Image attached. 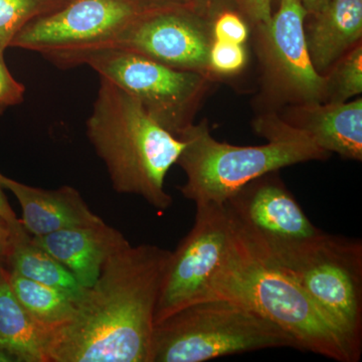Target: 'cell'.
Listing matches in <instances>:
<instances>
[{
    "label": "cell",
    "mask_w": 362,
    "mask_h": 362,
    "mask_svg": "<svg viewBox=\"0 0 362 362\" xmlns=\"http://www.w3.org/2000/svg\"><path fill=\"white\" fill-rule=\"evenodd\" d=\"M305 21V39L314 68L324 75L362 37V0H329Z\"/></svg>",
    "instance_id": "2e32d148"
},
{
    "label": "cell",
    "mask_w": 362,
    "mask_h": 362,
    "mask_svg": "<svg viewBox=\"0 0 362 362\" xmlns=\"http://www.w3.org/2000/svg\"><path fill=\"white\" fill-rule=\"evenodd\" d=\"M0 349L11 361L47 362L45 337L21 306L9 284V269L0 266Z\"/></svg>",
    "instance_id": "e0dca14e"
},
{
    "label": "cell",
    "mask_w": 362,
    "mask_h": 362,
    "mask_svg": "<svg viewBox=\"0 0 362 362\" xmlns=\"http://www.w3.org/2000/svg\"><path fill=\"white\" fill-rule=\"evenodd\" d=\"M151 0H71L54 13L26 25L11 47L39 52L51 59L87 49L120 32L159 7Z\"/></svg>",
    "instance_id": "8fae6325"
},
{
    "label": "cell",
    "mask_w": 362,
    "mask_h": 362,
    "mask_svg": "<svg viewBox=\"0 0 362 362\" xmlns=\"http://www.w3.org/2000/svg\"><path fill=\"white\" fill-rule=\"evenodd\" d=\"M9 284L16 299L47 337L65 323L74 309V300L56 288L40 284L9 271Z\"/></svg>",
    "instance_id": "d6986e66"
},
{
    "label": "cell",
    "mask_w": 362,
    "mask_h": 362,
    "mask_svg": "<svg viewBox=\"0 0 362 362\" xmlns=\"http://www.w3.org/2000/svg\"><path fill=\"white\" fill-rule=\"evenodd\" d=\"M324 75L327 80V101L343 103L362 92V44L352 47Z\"/></svg>",
    "instance_id": "44dd1931"
},
{
    "label": "cell",
    "mask_w": 362,
    "mask_h": 362,
    "mask_svg": "<svg viewBox=\"0 0 362 362\" xmlns=\"http://www.w3.org/2000/svg\"><path fill=\"white\" fill-rule=\"evenodd\" d=\"M283 120L303 131L319 148L362 160V99L289 106Z\"/></svg>",
    "instance_id": "5bb4252c"
},
{
    "label": "cell",
    "mask_w": 362,
    "mask_h": 362,
    "mask_svg": "<svg viewBox=\"0 0 362 362\" xmlns=\"http://www.w3.org/2000/svg\"><path fill=\"white\" fill-rule=\"evenodd\" d=\"M0 361H11L6 352L2 351L1 349H0Z\"/></svg>",
    "instance_id": "4dcf8cb0"
},
{
    "label": "cell",
    "mask_w": 362,
    "mask_h": 362,
    "mask_svg": "<svg viewBox=\"0 0 362 362\" xmlns=\"http://www.w3.org/2000/svg\"><path fill=\"white\" fill-rule=\"evenodd\" d=\"M247 61L244 45L213 40L209 49V66L216 77L240 73L246 66Z\"/></svg>",
    "instance_id": "7402d4cb"
},
{
    "label": "cell",
    "mask_w": 362,
    "mask_h": 362,
    "mask_svg": "<svg viewBox=\"0 0 362 362\" xmlns=\"http://www.w3.org/2000/svg\"><path fill=\"white\" fill-rule=\"evenodd\" d=\"M59 68L87 65L100 78L125 90L154 121L180 138L218 78L199 71L177 70L135 52L105 49L78 52L59 59Z\"/></svg>",
    "instance_id": "52a82bcc"
},
{
    "label": "cell",
    "mask_w": 362,
    "mask_h": 362,
    "mask_svg": "<svg viewBox=\"0 0 362 362\" xmlns=\"http://www.w3.org/2000/svg\"><path fill=\"white\" fill-rule=\"evenodd\" d=\"M300 1L308 13L307 16H310L320 11L329 0H300Z\"/></svg>",
    "instance_id": "f1b7e54d"
},
{
    "label": "cell",
    "mask_w": 362,
    "mask_h": 362,
    "mask_svg": "<svg viewBox=\"0 0 362 362\" xmlns=\"http://www.w3.org/2000/svg\"><path fill=\"white\" fill-rule=\"evenodd\" d=\"M30 235H18L13 232L6 221L0 218V266L9 269V259L13 252L14 243L16 240L23 239Z\"/></svg>",
    "instance_id": "4316f807"
},
{
    "label": "cell",
    "mask_w": 362,
    "mask_h": 362,
    "mask_svg": "<svg viewBox=\"0 0 362 362\" xmlns=\"http://www.w3.org/2000/svg\"><path fill=\"white\" fill-rule=\"evenodd\" d=\"M8 267L9 271L21 277L66 293L74 302L85 290L73 274L52 255L37 246L30 235L16 240Z\"/></svg>",
    "instance_id": "ac0fdd59"
},
{
    "label": "cell",
    "mask_w": 362,
    "mask_h": 362,
    "mask_svg": "<svg viewBox=\"0 0 362 362\" xmlns=\"http://www.w3.org/2000/svg\"><path fill=\"white\" fill-rule=\"evenodd\" d=\"M213 40L211 21L187 6H163L143 14L108 39L49 61L54 65L59 59L78 52L114 49L135 52L177 70L216 77L209 66Z\"/></svg>",
    "instance_id": "9c48e42d"
},
{
    "label": "cell",
    "mask_w": 362,
    "mask_h": 362,
    "mask_svg": "<svg viewBox=\"0 0 362 362\" xmlns=\"http://www.w3.org/2000/svg\"><path fill=\"white\" fill-rule=\"evenodd\" d=\"M213 39L245 45L250 35V25L237 11H221L211 21Z\"/></svg>",
    "instance_id": "603a6c76"
},
{
    "label": "cell",
    "mask_w": 362,
    "mask_h": 362,
    "mask_svg": "<svg viewBox=\"0 0 362 362\" xmlns=\"http://www.w3.org/2000/svg\"><path fill=\"white\" fill-rule=\"evenodd\" d=\"M0 49V115L11 108L21 104L25 100V87L16 81L7 68Z\"/></svg>",
    "instance_id": "cb8c5ba5"
},
{
    "label": "cell",
    "mask_w": 362,
    "mask_h": 362,
    "mask_svg": "<svg viewBox=\"0 0 362 362\" xmlns=\"http://www.w3.org/2000/svg\"><path fill=\"white\" fill-rule=\"evenodd\" d=\"M252 127L265 138L266 144L235 146L218 141L206 119L192 124L180 136L185 146L176 164L187 176L180 187L185 199L195 206L225 204L240 188L267 173L304 162L325 160L331 156L277 112L264 111L255 119Z\"/></svg>",
    "instance_id": "3957f363"
},
{
    "label": "cell",
    "mask_w": 362,
    "mask_h": 362,
    "mask_svg": "<svg viewBox=\"0 0 362 362\" xmlns=\"http://www.w3.org/2000/svg\"><path fill=\"white\" fill-rule=\"evenodd\" d=\"M32 240L63 264L84 288L94 285L105 263L130 245L122 233L105 221L64 228L32 237Z\"/></svg>",
    "instance_id": "4fadbf2b"
},
{
    "label": "cell",
    "mask_w": 362,
    "mask_h": 362,
    "mask_svg": "<svg viewBox=\"0 0 362 362\" xmlns=\"http://www.w3.org/2000/svg\"><path fill=\"white\" fill-rule=\"evenodd\" d=\"M181 4L192 9L195 13L213 21L221 11L233 9L235 0H180Z\"/></svg>",
    "instance_id": "484cf974"
},
{
    "label": "cell",
    "mask_w": 362,
    "mask_h": 362,
    "mask_svg": "<svg viewBox=\"0 0 362 362\" xmlns=\"http://www.w3.org/2000/svg\"><path fill=\"white\" fill-rule=\"evenodd\" d=\"M0 218L13 228V232L16 235H28L25 228H23V225H21V221L16 218V213L11 209V204L7 202L6 194L4 192V188L1 187V185H0Z\"/></svg>",
    "instance_id": "83f0119b"
},
{
    "label": "cell",
    "mask_w": 362,
    "mask_h": 362,
    "mask_svg": "<svg viewBox=\"0 0 362 362\" xmlns=\"http://www.w3.org/2000/svg\"><path fill=\"white\" fill-rule=\"evenodd\" d=\"M59 0H0V49L11 47L16 35L30 21L64 7Z\"/></svg>",
    "instance_id": "ffe728a7"
},
{
    "label": "cell",
    "mask_w": 362,
    "mask_h": 362,
    "mask_svg": "<svg viewBox=\"0 0 362 362\" xmlns=\"http://www.w3.org/2000/svg\"><path fill=\"white\" fill-rule=\"evenodd\" d=\"M232 221L230 243L211 280L209 300L220 298L244 305L291 335L302 351L335 361H358L361 347Z\"/></svg>",
    "instance_id": "7a4b0ae2"
},
{
    "label": "cell",
    "mask_w": 362,
    "mask_h": 362,
    "mask_svg": "<svg viewBox=\"0 0 362 362\" xmlns=\"http://www.w3.org/2000/svg\"><path fill=\"white\" fill-rule=\"evenodd\" d=\"M0 185L11 190L20 202L23 209L21 223L30 237L104 223L90 211L80 192L69 185L57 189H44L23 185L2 173Z\"/></svg>",
    "instance_id": "9a60e30c"
},
{
    "label": "cell",
    "mask_w": 362,
    "mask_h": 362,
    "mask_svg": "<svg viewBox=\"0 0 362 362\" xmlns=\"http://www.w3.org/2000/svg\"><path fill=\"white\" fill-rule=\"evenodd\" d=\"M282 347L298 349L294 338L265 317L216 298L154 323L150 362H202Z\"/></svg>",
    "instance_id": "5b68a950"
},
{
    "label": "cell",
    "mask_w": 362,
    "mask_h": 362,
    "mask_svg": "<svg viewBox=\"0 0 362 362\" xmlns=\"http://www.w3.org/2000/svg\"><path fill=\"white\" fill-rule=\"evenodd\" d=\"M242 233L289 274L324 314L361 349V240L321 232L300 242L266 243Z\"/></svg>",
    "instance_id": "8992f818"
},
{
    "label": "cell",
    "mask_w": 362,
    "mask_h": 362,
    "mask_svg": "<svg viewBox=\"0 0 362 362\" xmlns=\"http://www.w3.org/2000/svg\"><path fill=\"white\" fill-rule=\"evenodd\" d=\"M87 135L108 170L114 189L136 194L165 211L173 197L164 187L185 142L162 128L129 94L100 78Z\"/></svg>",
    "instance_id": "277c9868"
},
{
    "label": "cell",
    "mask_w": 362,
    "mask_h": 362,
    "mask_svg": "<svg viewBox=\"0 0 362 362\" xmlns=\"http://www.w3.org/2000/svg\"><path fill=\"white\" fill-rule=\"evenodd\" d=\"M225 206L240 230L262 242H300L322 232L307 218L278 171L247 183Z\"/></svg>",
    "instance_id": "7c38bea8"
},
{
    "label": "cell",
    "mask_w": 362,
    "mask_h": 362,
    "mask_svg": "<svg viewBox=\"0 0 362 362\" xmlns=\"http://www.w3.org/2000/svg\"><path fill=\"white\" fill-rule=\"evenodd\" d=\"M152 1L156 2V4H162V6H180V4H173L170 2L166 1V0H152Z\"/></svg>",
    "instance_id": "f546056e"
},
{
    "label": "cell",
    "mask_w": 362,
    "mask_h": 362,
    "mask_svg": "<svg viewBox=\"0 0 362 362\" xmlns=\"http://www.w3.org/2000/svg\"><path fill=\"white\" fill-rule=\"evenodd\" d=\"M232 230V218L225 204H197L194 226L171 252L154 323L209 300L211 282L225 258Z\"/></svg>",
    "instance_id": "30bf717a"
},
{
    "label": "cell",
    "mask_w": 362,
    "mask_h": 362,
    "mask_svg": "<svg viewBox=\"0 0 362 362\" xmlns=\"http://www.w3.org/2000/svg\"><path fill=\"white\" fill-rule=\"evenodd\" d=\"M307 16L300 0H279L270 21L252 28L265 111L327 101L326 76L315 70L307 49Z\"/></svg>",
    "instance_id": "ba28073f"
},
{
    "label": "cell",
    "mask_w": 362,
    "mask_h": 362,
    "mask_svg": "<svg viewBox=\"0 0 362 362\" xmlns=\"http://www.w3.org/2000/svg\"><path fill=\"white\" fill-rule=\"evenodd\" d=\"M171 252L129 245L105 263L45 337L47 362H150L154 315Z\"/></svg>",
    "instance_id": "6da1fadb"
},
{
    "label": "cell",
    "mask_w": 362,
    "mask_h": 362,
    "mask_svg": "<svg viewBox=\"0 0 362 362\" xmlns=\"http://www.w3.org/2000/svg\"><path fill=\"white\" fill-rule=\"evenodd\" d=\"M235 6L250 28L265 25L271 20L272 0H235Z\"/></svg>",
    "instance_id": "d4e9b609"
}]
</instances>
